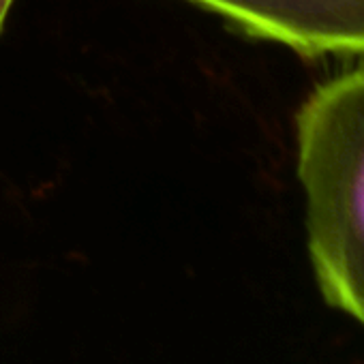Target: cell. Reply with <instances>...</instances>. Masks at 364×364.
Listing matches in <instances>:
<instances>
[{"label": "cell", "instance_id": "cell-3", "mask_svg": "<svg viewBox=\"0 0 364 364\" xmlns=\"http://www.w3.org/2000/svg\"><path fill=\"white\" fill-rule=\"evenodd\" d=\"M14 5V0H0V31L5 26V20H7V14Z\"/></svg>", "mask_w": 364, "mask_h": 364}, {"label": "cell", "instance_id": "cell-1", "mask_svg": "<svg viewBox=\"0 0 364 364\" xmlns=\"http://www.w3.org/2000/svg\"><path fill=\"white\" fill-rule=\"evenodd\" d=\"M294 127L317 287L326 304L364 326V65L317 84Z\"/></svg>", "mask_w": 364, "mask_h": 364}, {"label": "cell", "instance_id": "cell-2", "mask_svg": "<svg viewBox=\"0 0 364 364\" xmlns=\"http://www.w3.org/2000/svg\"><path fill=\"white\" fill-rule=\"evenodd\" d=\"M304 58H362L364 0H191Z\"/></svg>", "mask_w": 364, "mask_h": 364}]
</instances>
